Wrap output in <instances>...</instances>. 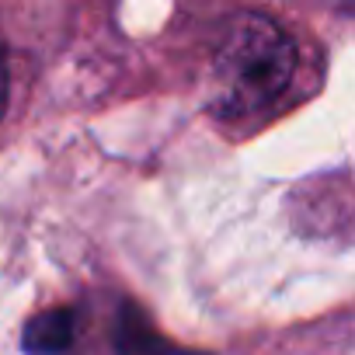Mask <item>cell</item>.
Here are the masks:
<instances>
[{
    "label": "cell",
    "instance_id": "1",
    "mask_svg": "<svg viewBox=\"0 0 355 355\" xmlns=\"http://www.w3.org/2000/svg\"><path fill=\"white\" fill-rule=\"evenodd\" d=\"M296 46L261 15H237L223 28L209 70L206 101L220 119H244L265 112L293 80Z\"/></svg>",
    "mask_w": 355,
    "mask_h": 355
},
{
    "label": "cell",
    "instance_id": "2",
    "mask_svg": "<svg viewBox=\"0 0 355 355\" xmlns=\"http://www.w3.org/2000/svg\"><path fill=\"white\" fill-rule=\"evenodd\" d=\"M73 313L56 306V310H42L35 313L28 324H25V334H21V345L28 355H60L70 348L73 341Z\"/></svg>",
    "mask_w": 355,
    "mask_h": 355
},
{
    "label": "cell",
    "instance_id": "3",
    "mask_svg": "<svg viewBox=\"0 0 355 355\" xmlns=\"http://www.w3.org/2000/svg\"><path fill=\"white\" fill-rule=\"evenodd\" d=\"M119 355H185V352H174L136 317V310H129L122 320V334H119Z\"/></svg>",
    "mask_w": 355,
    "mask_h": 355
},
{
    "label": "cell",
    "instance_id": "4",
    "mask_svg": "<svg viewBox=\"0 0 355 355\" xmlns=\"http://www.w3.org/2000/svg\"><path fill=\"white\" fill-rule=\"evenodd\" d=\"M8 91H11V77H8V56H4V46H0V115L8 108Z\"/></svg>",
    "mask_w": 355,
    "mask_h": 355
}]
</instances>
